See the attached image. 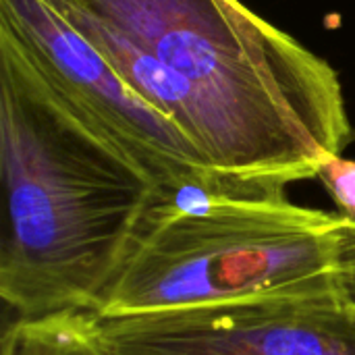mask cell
Returning a JSON list of instances; mask_svg holds the SVG:
<instances>
[{"instance_id":"cell-1","label":"cell","mask_w":355,"mask_h":355,"mask_svg":"<svg viewBox=\"0 0 355 355\" xmlns=\"http://www.w3.org/2000/svg\"><path fill=\"white\" fill-rule=\"evenodd\" d=\"M210 173L287 189L354 139L337 71L239 0H44Z\"/></svg>"},{"instance_id":"cell-2","label":"cell","mask_w":355,"mask_h":355,"mask_svg":"<svg viewBox=\"0 0 355 355\" xmlns=\"http://www.w3.org/2000/svg\"><path fill=\"white\" fill-rule=\"evenodd\" d=\"M0 297L12 320L94 314L158 191L0 25Z\"/></svg>"},{"instance_id":"cell-3","label":"cell","mask_w":355,"mask_h":355,"mask_svg":"<svg viewBox=\"0 0 355 355\" xmlns=\"http://www.w3.org/2000/svg\"><path fill=\"white\" fill-rule=\"evenodd\" d=\"M354 220L287 189L206 175L158 187L96 316L229 304L339 285Z\"/></svg>"},{"instance_id":"cell-4","label":"cell","mask_w":355,"mask_h":355,"mask_svg":"<svg viewBox=\"0 0 355 355\" xmlns=\"http://www.w3.org/2000/svg\"><path fill=\"white\" fill-rule=\"evenodd\" d=\"M87 322L104 355H355V306L339 285Z\"/></svg>"},{"instance_id":"cell-5","label":"cell","mask_w":355,"mask_h":355,"mask_svg":"<svg viewBox=\"0 0 355 355\" xmlns=\"http://www.w3.org/2000/svg\"><path fill=\"white\" fill-rule=\"evenodd\" d=\"M8 27L37 64L156 181L177 187L214 175L185 131L135 94L44 0H0Z\"/></svg>"},{"instance_id":"cell-6","label":"cell","mask_w":355,"mask_h":355,"mask_svg":"<svg viewBox=\"0 0 355 355\" xmlns=\"http://www.w3.org/2000/svg\"><path fill=\"white\" fill-rule=\"evenodd\" d=\"M0 355H104L94 339L87 314L40 320H10L2 333Z\"/></svg>"},{"instance_id":"cell-7","label":"cell","mask_w":355,"mask_h":355,"mask_svg":"<svg viewBox=\"0 0 355 355\" xmlns=\"http://www.w3.org/2000/svg\"><path fill=\"white\" fill-rule=\"evenodd\" d=\"M341 214L355 220V160L343 156L331 158L318 173V177Z\"/></svg>"},{"instance_id":"cell-8","label":"cell","mask_w":355,"mask_h":355,"mask_svg":"<svg viewBox=\"0 0 355 355\" xmlns=\"http://www.w3.org/2000/svg\"><path fill=\"white\" fill-rule=\"evenodd\" d=\"M339 289L343 297L355 306V220L345 239V254H343V268L339 277Z\"/></svg>"}]
</instances>
